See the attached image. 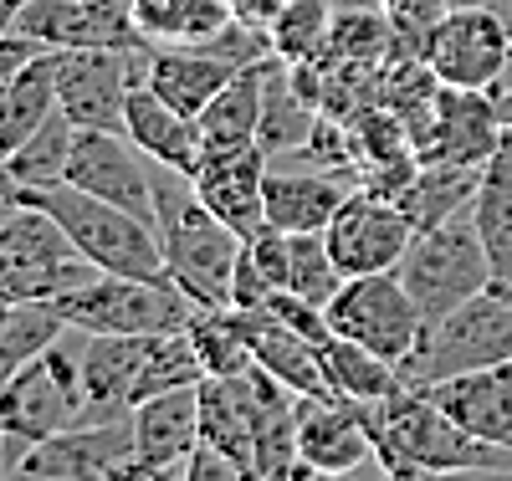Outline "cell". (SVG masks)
<instances>
[{
	"label": "cell",
	"mask_w": 512,
	"mask_h": 481,
	"mask_svg": "<svg viewBox=\"0 0 512 481\" xmlns=\"http://www.w3.org/2000/svg\"><path fill=\"white\" fill-rule=\"evenodd\" d=\"M154 236L164 251V272L195 308H231L241 236L210 210L190 174L154 164Z\"/></svg>",
	"instance_id": "6da1fadb"
},
{
	"label": "cell",
	"mask_w": 512,
	"mask_h": 481,
	"mask_svg": "<svg viewBox=\"0 0 512 481\" xmlns=\"http://www.w3.org/2000/svg\"><path fill=\"white\" fill-rule=\"evenodd\" d=\"M369 435H374V461L384 481H420L436 471H461V466H497L512 461V451L477 441L472 430H461L425 389L405 384L390 400L364 405Z\"/></svg>",
	"instance_id": "7a4b0ae2"
},
{
	"label": "cell",
	"mask_w": 512,
	"mask_h": 481,
	"mask_svg": "<svg viewBox=\"0 0 512 481\" xmlns=\"http://www.w3.org/2000/svg\"><path fill=\"white\" fill-rule=\"evenodd\" d=\"M21 200L41 205L52 221L72 236V246L93 261L98 272H123V277H169L164 272V251L159 236L144 215L123 210L113 200H98L88 190H77L67 180L57 185H31L21 190Z\"/></svg>",
	"instance_id": "3957f363"
},
{
	"label": "cell",
	"mask_w": 512,
	"mask_h": 481,
	"mask_svg": "<svg viewBox=\"0 0 512 481\" xmlns=\"http://www.w3.org/2000/svg\"><path fill=\"white\" fill-rule=\"evenodd\" d=\"M507 359H512V297L487 287L477 297H466L461 308H451L446 318L425 323L415 354L400 364V379L415 389H431L441 379L492 369Z\"/></svg>",
	"instance_id": "277c9868"
},
{
	"label": "cell",
	"mask_w": 512,
	"mask_h": 481,
	"mask_svg": "<svg viewBox=\"0 0 512 481\" xmlns=\"http://www.w3.org/2000/svg\"><path fill=\"white\" fill-rule=\"evenodd\" d=\"M395 272L410 287V297L420 302L425 323L446 318L451 308H461L466 297H477V292H487L497 282L472 210L451 215V221H441L431 231H415V241H410V251H405V261Z\"/></svg>",
	"instance_id": "5b68a950"
},
{
	"label": "cell",
	"mask_w": 512,
	"mask_h": 481,
	"mask_svg": "<svg viewBox=\"0 0 512 481\" xmlns=\"http://www.w3.org/2000/svg\"><path fill=\"white\" fill-rule=\"evenodd\" d=\"M57 308L82 333H139V338L180 333L200 313L169 277H123V272H98L93 282L62 292Z\"/></svg>",
	"instance_id": "8992f818"
},
{
	"label": "cell",
	"mask_w": 512,
	"mask_h": 481,
	"mask_svg": "<svg viewBox=\"0 0 512 481\" xmlns=\"http://www.w3.org/2000/svg\"><path fill=\"white\" fill-rule=\"evenodd\" d=\"M77 328H67L47 354L0 374V430L36 446L57 430L82 425V374H77Z\"/></svg>",
	"instance_id": "52a82bcc"
},
{
	"label": "cell",
	"mask_w": 512,
	"mask_h": 481,
	"mask_svg": "<svg viewBox=\"0 0 512 481\" xmlns=\"http://www.w3.org/2000/svg\"><path fill=\"white\" fill-rule=\"evenodd\" d=\"M328 323L338 338H349L369 354L390 359L395 369L415 354V343L425 333V313L410 297V287L400 282V272H369V277H349L328 302Z\"/></svg>",
	"instance_id": "ba28073f"
},
{
	"label": "cell",
	"mask_w": 512,
	"mask_h": 481,
	"mask_svg": "<svg viewBox=\"0 0 512 481\" xmlns=\"http://www.w3.org/2000/svg\"><path fill=\"white\" fill-rule=\"evenodd\" d=\"M149 47H77L52 52L57 67V108L77 128H123L128 123V93L149 72Z\"/></svg>",
	"instance_id": "9c48e42d"
},
{
	"label": "cell",
	"mask_w": 512,
	"mask_h": 481,
	"mask_svg": "<svg viewBox=\"0 0 512 481\" xmlns=\"http://www.w3.org/2000/svg\"><path fill=\"white\" fill-rule=\"evenodd\" d=\"M420 62L446 87H482L497 93L512 67V31L497 6H451L420 47Z\"/></svg>",
	"instance_id": "30bf717a"
},
{
	"label": "cell",
	"mask_w": 512,
	"mask_h": 481,
	"mask_svg": "<svg viewBox=\"0 0 512 481\" xmlns=\"http://www.w3.org/2000/svg\"><path fill=\"white\" fill-rule=\"evenodd\" d=\"M328 251L344 267V277H369V272H395L410 241H415V221L405 215L400 200L374 195V190H354L338 215L328 221Z\"/></svg>",
	"instance_id": "8fae6325"
},
{
	"label": "cell",
	"mask_w": 512,
	"mask_h": 481,
	"mask_svg": "<svg viewBox=\"0 0 512 481\" xmlns=\"http://www.w3.org/2000/svg\"><path fill=\"white\" fill-rule=\"evenodd\" d=\"M67 185L88 190L98 200H113L154 226V159L123 128H77Z\"/></svg>",
	"instance_id": "7c38bea8"
},
{
	"label": "cell",
	"mask_w": 512,
	"mask_h": 481,
	"mask_svg": "<svg viewBox=\"0 0 512 481\" xmlns=\"http://www.w3.org/2000/svg\"><path fill=\"white\" fill-rule=\"evenodd\" d=\"M267 174H272V159L251 139V144H210L190 180L200 200L246 241L267 226Z\"/></svg>",
	"instance_id": "4fadbf2b"
},
{
	"label": "cell",
	"mask_w": 512,
	"mask_h": 481,
	"mask_svg": "<svg viewBox=\"0 0 512 481\" xmlns=\"http://www.w3.org/2000/svg\"><path fill=\"white\" fill-rule=\"evenodd\" d=\"M149 348H154V338H139V333H82L77 338L82 425L134 415V389L149 364Z\"/></svg>",
	"instance_id": "5bb4252c"
},
{
	"label": "cell",
	"mask_w": 512,
	"mask_h": 481,
	"mask_svg": "<svg viewBox=\"0 0 512 481\" xmlns=\"http://www.w3.org/2000/svg\"><path fill=\"white\" fill-rule=\"evenodd\" d=\"M16 31L36 36L47 52H77V47H149L134 11L98 6V0H26Z\"/></svg>",
	"instance_id": "9a60e30c"
},
{
	"label": "cell",
	"mask_w": 512,
	"mask_h": 481,
	"mask_svg": "<svg viewBox=\"0 0 512 481\" xmlns=\"http://www.w3.org/2000/svg\"><path fill=\"white\" fill-rule=\"evenodd\" d=\"M134 456V420L72 425L47 441L26 446L21 476H62V481H113V471Z\"/></svg>",
	"instance_id": "2e32d148"
},
{
	"label": "cell",
	"mask_w": 512,
	"mask_h": 481,
	"mask_svg": "<svg viewBox=\"0 0 512 481\" xmlns=\"http://www.w3.org/2000/svg\"><path fill=\"white\" fill-rule=\"evenodd\" d=\"M507 144V123L497 113V93L482 87H446L436 93L431 134L420 139V159H451V164H487Z\"/></svg>",
	"instance_id": "e0dca14e"
},
{
	"label": "cell",
	"mask_w": 512,
	"mask_h": 481,
	"mask_svg": "<svg viewBox=\"0 0 512 481\" xmlns=\"http://www.w3.org/2000/svg\"><path fill=\"white\" fill-rule=\"evenodd\" d=\"M297 451L308 471H364L374 461L364 405L338 395H297Z\"/></svg>",
	"instance_id": "ac0fdd59"
},
{
	"label": "cell",
	"mask_w": 512,
	"mask_h": 481,
	"mask_svg": "<svg viewBox=\"0 0 512 481\" xmlns=\"http://www.w3.org/2000/svg\"><path fill=\"white\" fill-rule=\"evenodd\" d=\"M461 430H472L477 441H492L502 451H512V359L492 364V369H472L425 389Z\"/></svg>",
	"instance_id": "d6986e66"
},
{
	"label": "cell",
	"mask_w": 512,
	"mask_h": 481,
	"mask_svg": "<svg viewBox=\"0 0 512 481\" xmlns=\"http://www.w3.org/2000/svg\"><path fill=\"white\" fill-rule=\"evenodd\" d=\"M236 313H241V333L251 343V359L272 379H282L292 395H333L328 369H323V348L313 338L287 328L272 308H236Z\"/></svg>",
	"instance_id": "ffe728a7"
},
{
	"label": "cell",
	"mask_w": 512,
	"mask_h": 481,
	"mask_svg": "<svg viewBox=\"0 0 512 481\" xmlns=\"http://www.w3.org/2000/svg\"><path fill=\"white\" fill-rule=\"evenodd\" d=\"M236 72H241V67H236L231 57L210 52V47H180V41H154L144 82L154 87V93H159L169 108H180L185 118H200V113L210 108V98H216Z\"/></svg>",
	"instance_id": "44dd1931"
},
{
	"label": "cell",
	"mask_w": 512,
	"mask_h": 481,
	"mask_svg": "<svg viewBox=\"0 0 512 481\" xmlns=\"http://www.w3.org/2000/svg\"><path fill=\"white\" fill-rule=\"evenodd\" d=\"M349 195H354V185H344L328 169L272 164V174H267V226H277L287 236L328 231V221L338 215V205H344Z\"/></svg>",
	"instance_id": "7402d4cb"
},
{
	"label": "cell",
	"mask_w": 512,
	"mask_h": 481,
	"mask_svg": "<svg viewBox=\"0 0 512 481\" xmlns=\"http://www.w3.org/2000/svg\"><path fill=\"white\" fill-rule=\"evenodd\" d=\"M123 134L134 139L154 164H169L180 174H195L200 159H205V134L200 123L185 118L180 108H169L149 82H134V93H128V123Z\"/></svg>",
	"instance_id": "603a6c76"
},
{
	"label": "cell",
	"mask_w": 512,
	"mask_h": 481,
	"mask_svg": "<svg viewBox=\"0 0 512 481\" xmlns=\"http://www.w3.org/2000/svg\"><path fill=\"white\" fill-rule=\"evenodd\" d=\"M134 451L149 461H190L200 446V384H180L134 405Z\"/></svg>",
	"instance_id": "cb8c5ba5"
},
{
	"label": "cell",
	"mask_w": 512,
	"mask_h": 481,
	"mask_svg": "<svg viewBox=\"0 0 512 481\" xmlns=\"http://www.w3.org/2000/svg\"><path fill=\"white\" fill-rule=\"evenodd\" d=\"M482 169L487 164H451V159H420L410 190L400 195L405 215L415 221V231H431L451 215L472 210L477 200V185H482Z\"/></svg>",
	"instance_id": "d4e9b609"
},
{
	"label": "cell",
	"mask_w": 512,
	"mask_h": 481,
	"mask_svg": "<svg viewBox=\"0 0 512 481\" xmlns=\"http://www.w3.org/2000/svg\"><path fill=\"white\" fill-rule=\"evenodd\" d=\"M57 108V67L52 52L0 82V164H6Z\"/></svg>",
	"instance_id": "484cf974"
},
{
	"label": "cell",
	"mask_w": 512,
	"mask_h": 481,
	"mask_svg": "<svg viewBox=\"0 0 512 481\" xmlns=\"http://www.w3.org/2000/svg\"><path fill=\"white\" fill-rule=\"evenodd\" d=\"M267 62H251L241 67L216 98H210V108L195 118L200 134H205V149L210 144H251L256 128H262V103H267Z\"/></svg>",
	"instance_id": "4316f807"
},
{
	"label": "cell",
	"mask_w": 512,
	"mask_h": 481,
	"mask_svg": "<svg viewBox=\"0 0 512 481\" xmlns=\"http://www.w3.org/2000/svg\"><path fill=\"white\" fill-rule=\"evenodd\" d=\"M472 221H477V236H482V246L492 256V277L512 282V134L482 169V185H477V200H472Z\"/></svg>",
	"instance_id": "83f0119b"
},
{
	"label": "cell",
	"mask_w": 512,
	"mask_h": 481,
	"mask_svg": "<svg viewBox=\"0 0 512 481\" xmlns=\"http://www.w3.org/2000/svg\"><path fill=\"white\" fill-rule=\"evenodd\" d=\"M318 128V108L297 93V82L287 72V62L272 57L267 67V103H262V128H256V144L267 149V159H287L297 149H308Z\"/></svg>",
	"instance_id": "f1b7e54d"
},
{
	"label": "cell",
	"mask_w": 512,
	"mask_h": 481,
	"mask_svg": "<svg viewBox=\"0 0 512 481\" xmlns=\"http://www.w3.org/2000/svg\"><path fill=\"white\" fill-rule=\"evenodd\" d=\"M323 369H328V389L349 405H379V400H390L395 389H405V379L390 359H379V354H369V348L338 338V333L323 343Z\"/></svg>",
	"instance_id": "f546056e"
},
{
	"label": "cell",
	"mask_w": 512,
	"mask_h": 481,
	"mask_svg": "<svg viewBox=\"0 0 512 481\" xmlns=\"http://www.w3.org/2000/svg\"><path fill=\"white\" fill-rule=\"evenodd\" d=\"M67 313L57 308L52 297H31V302H11L6 323H0V374L21 369L26 359L47 354V348L67 333Z\"/></svg>",
	"instance_id": "4dcf8cb0"
},
{
	"label": "cell",
	"mask_w": 512,
	"mask_h": 481,
	"mask_svg": "<svg viewBox=\"0 0 512 481\" xmlns=\"http://www.w3.org/2000/svg\"><path fill=\"white\" fill-rule=\"evenodd\" d=\"M328 57L333 62H359V67H384L395 57V26L384 6H338L328 26Z\"/></svg>",
	"instance_id": "1f68e13d"
},
{
	"label": "cell",
	"mask_w": 512,
	"mask_h": 481,
	"mask_svg": "<svg viewBox=\"0 0 512 481\" xmlns=\"http://www.w3.org/2000/svg\"><path fill=\"white\" fill-rule=\"evenodd\" d=\"M72 144H77V123L62 113V108H52V118L36 128V134L6 159V169H11V180L21 185V190H31V185H57V180H67V164H72Z\"/></svg>",
	"instance_id": "d6a6232c"
},
{
	"label": "cell",
	"mask_w": 512,
	"mask_h": 481,
	"mask_svg": "<svg viewBox=\"0 0 512 481\" xmlns=\"http://www.w3.org/2000/svg\"><path fill=\"white\" fill-rule=\"evenodd\" d=\"M328 26H333V6L328 0H282L267 21L272 36V57L297 67V62H313L328 52Z\"/></svg>",
	"instance_id": "836d02e7"
},
{
	"label": "cell",
	"mask_w": 512,
	"mask_h": 481,
	"mask_svg": "<svg viewBox=\"0 0 512 481\" xmlns=\"http://www.w3.org/2000/svg\"><path fill=\"white\" fill-rule=\"evenodd\" d=\"M190 338L200 348V364L205 374H246L251 359V343L241 333V313L236 308H200L190 318Z\"/></svg>",
	"instance_id": "e575fe53"
},
{
	"label": "cell",
	"mask_w": 512,
	"mask_h": 481,
	"mask_svg": "<svg viewBox=\"0 0 512 481\" xmlns=\"http://www.w3.org/2000/svg\"><path fill=\"white\" fill-rule=\"evenodd\" d=\"M200 379H205V364H200V348H195L190 328H180V333H159L154 348H149V364H144V374H139L134 405L149 400V395H164V389L200 384Z\"/></svg>",
	"instance_id": "d590c367"
},
{
	"label": "cell",
	"mask_w": 512,
	"mask_h": 481,
	"mask_svg": "<svg viewBox=\"0 0 512 481\" xmlns=\"http://www.w3.org/2000/svg\"><path fill=\"white\" fill-rule=\"evenodd\" d=\"M344 282H349V277H344V267L333 261L323 231L292 236V282H287V292H297L303 302H318V308H328L333 292L344 287Z\"/></svg>",
	"instance_id": "8d00e7d4"
},
{
	"label": "cell",
	"mask_w": 512,
	"mask_h": 481,
	"mask_svg": "<svg viewBox=\"0 0 512 481\" xmlns=\"http://www.w3.org/2000/svg\"><path fill=\"white\" fill-rule=\"evenodd\" d=\"M395 26V57H420L431 26L451 11V0H379Z\"/></svg>",
	"instance_id": "74e56055"
},
{
	"label": "cell",
	"mask_w": 512,
	"mask_h": 481,
	"mask_svg": "<svg viewBox=\"0 0 512 481\" xmlns=\"http://www.w3.org/2000/svg\"><path fill=\"white\" fill-rule=\"evenodd\" d=\"M185 481H256V471L251 466H241L236 456H226V451H216V446H195L190 451V461H185Z\"/></svg>",
	"instance_id": "f35d334b"
},
{
	"label": "cell",
	"mask_w": 512,
	"mask_h": 481,
	"mask_svg": "<svg viewBox=\"0 0 512 481\" xmlns=\"http://www.w3.org/2000/svg\"><path fill=\"white\" fill-rule=\"evenodd\" d=\"M190 0H134V21L149 41H175L180 16H185Z\"/></svg>",
	"instance_id": "ab89813d"
},
{
	"label": "cell",
	"mask_w": 512,
	"mask_h": 481,
	"mask_svg": "<svg viewBox=\"0 0 512 481\" xmlns=\"http://www.w3.org/2000/svg\"><path fill=\"white\" fill-rule=\"evenodd\" d=\"M36 57H47V47H41L36 36H26V31H6V36H0V82L16 77L21 67H31Z\"/></svg>",
	"instance_id": "60d3db41"
},
{
	"label": "cell",
	"mask_w": 512,
	"mask_h": 481,
	"mask_svg": "<svg viewBox=\"0 0 512 481\" xmlns=\"http://www.w3.org/2000/svg\"><path fill=\"white\" fill-rule=\"evenodd\" d=\"M113 481H185V461H149L134 451L113 471Z\"/></svg>",
	"instance_id": "b9f144b4"
},
{
	"label": "cell",
	"mask_w": 512,
	"mask_h": 481,
	"mask_svg": "<svg viewBox=\"0 0 512 481\" xmlns=\"http://www.w3.org/2000/svg\"><path fill=\"white\" fill-rule=\"evenodd\" d=\"M420 481H512V461H497V466H461V471H436V476H420Z\"/></svg>",
	"instance_id": "7bdbcfd3"
},
{
	"label": "cell",
	"mask_w": 512,
	"mask_h": 481,
	"mask_svg": "<svg viewBox=\"0 0 512 481\" xmlns=\"http://www.w3.org/2000/svg\"><path fill=\"white\" fill-rule=\"evenodd\" d=\"M21 210V185L11 180V169L0 164V231H6V221Z\"/></svg>",
	"instance_id": "ee69618b"
},
{
	"label": "cell",
	"mask_w": 512,
	"mask_h": 481,
	"mask_svg": "<svg viewBox=\"0 0 512 481\" xmlns=\"http://www.w3.org/2000/svg\"><path fill=\"white\" fill-rule=\"evenodd\" d=\"M292 481H359V471H308V466H297Z\"/></svg>",
	"instance_id": "f6af8a7d"
},
{
	"label": "cell",
	"mask_w": 512,
	"mask_h": 481,
	"mask_svg": "<svg viewBox=\"0 0 512 481\" xmlns=\"http://www.w3.org/2000/svg\"><path fill=\"white\" fill-rule=\"evenodd\" d=\"M21 6H26V0H0V36H6V31H16V16H21Z\"/></svg>",
	"instance_id": "bcb514c9"
},
{
	"label": "cell",
	"mask_w": 512,
	"mask_h": 481,
	"mask_svg": "<svg viewBox=\"0 0 512 481\" xmlns=\"http://www.w3.org/2000/svg\"><path fill=\"white\" fill-rule=\"evenodd\" d=\"M497 113H502V123H507V134H512V87H502V93H497Z\"/></svg>",
	"instance_id": "7dc6e473"
},
{
	"label": "cell",
	"mask_w": 512,
	"mask_h": 481,
	"mask_svg": "<svg viewBox=\"0 0 512 481\" xmlns=\"http://www.w3.org/2000/svg\"><path fill=\"white\" fill-rule=\"evenodd\" d=\"M492 287H497V292H502V297H512V282H492Z\"/></svg>",
	"instance_id": "c3c4849f"
},
{
	"label": "cell",
	"mask_w": 512,
	"mask_h": 481,
	"mask_svg": "<svg viewBox=\"0 0 512 481\" xmlns=\"http://www.w3.org/2000/svg\"><path fill=\"white\" fill-rule=\"evenodd\" d=\"M6 308H11V302H0V323H6Z\"/></svg>",
	"instance_id": "681fc988"
},
{
	"label": "cell",
	"mask_w": 512,
	"mask_h": 481,
	"mask_svg": "<svg viewBox=\"0 0 512 481\" xmlns=\"http://www.w3.org/2000/svg\"><path fill=\"white\" fill-rule=\"evenodd\" d=\"M277 6H282V0H277Z\"/></svg>",
	"instance_id": "f907efd6"
}]
</instances>
